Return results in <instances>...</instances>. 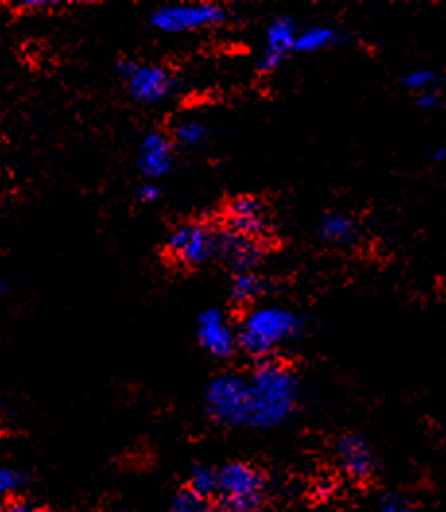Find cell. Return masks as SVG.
Returning <instances> with one entry per match:
<instances>
[{"instance_id": "6da1fadb", "label": "cell", "mask_w": 446, "mask_h": 512, "mask_svg": "<svg viewBox=\"0 0 446 512\" xmlns=\"http://www.w3.org/2000/svg\"><path fill=\"white\" fill-rule=\"evenodd\" d=\"M245 379L249 392V429H276L297 412L299 379L286 363L278 359L258 361Z\"/></svg>"}, {"instance_id": "7a4b0ae2", "label": "cell", "mask_w": 446, "mask_h": 512, "mask_svg": "<svg viewBox=\"0 0 446 512\" xmlns=\"http://www.w3.org/2000/svg\"><path fill=\"white\" fill-rule=\"evenodd\" d=\"M307 320L282 305L251 307L237 326V350L264 361L272 359L282 346L297 340Z\"/></svg>"}, {"instance_id": "3957f363", "label": "cell", "mask_w": 446, "mask_h": 512, "mask_svg": "<svg viewBox=\"0 0 446 512\" xmlns=\"http://www.w3.org/2000/svg\"><path fill=\"white\" fill-rule=\"evenodd\" d=\"M266 495L264 474L247 462H229L218 470L216 505L220 512H256Z\"/></svg>"}, {"instance_id": "277c9868", "label": "cell", "mask_w": 446, "mask_h": 512, "mask_svg": "<svg viewBox=\"0 0 446 512\" xmlns=\"http://www.w3.org/2000/svg\"><path fill=\"white\" fill-rule=\"evenodd\" d=\"M231 20L229 8L216 2H185L158 6L150 14V26L163 33H191L220 28Z\"/></svg>"}, {"instance_id": "5b68a950", "label": "cell", "mask_w": 446, "mask_h": 512, "mask_svg": "<svg viewBox=\"0 0 446 512\" xmlns=\"http://www.w3.org/2000/svg\"><path fill=\"white\" fill-rule=\"evenodd\" d=\"M206 414L223 427H247L249 392L245 375L223 373L206 384Z\"/></svg>"}, {"instance_id": "8992f818", "label": "cell", "mask_w": 446, "mask_h": 512, "mask_svg": "<svg viewBox=\"0 0 446 512\" xmlns=\"http://www.w3.org/2000/svg\"><path fill=\"white\" fill-rule=\"evenodd\" d=\"M117 72L128 94L142 105H160L179 92L177 78L158 64L121 61Z\"/></svg>"}, {"instance_id": "52a82bcc", "label": "cell", "mask_w": 446, "mask_h": 512, "mask_svg": "<svg viewBox=\"0 0 446 512\" xmlns=\"http://www.w3.org/2000/svg\"><path fill=\"white\" fill-rule=\"evenodd\" d=\"M165 253L183 268L202 266L218 255V231L200 222L177 225L165 241Z\"/></svg>"}, {"instance_id": "ba28073f", "label": "cell", "mask_w": 446, "mask_h": 512, "mask_svg": "<svg viewBox=\"0 0 446 512\" xmlns=\"http://www.w3.org/2000/svg\"><path fill=\"white\" fill-rule=\"evenodd\" d=\"M223 224L225 231L255 241L266 237L272 229L266 204L260 198L249 194L235 196L233 200H229V204L223 210Z\"/></svg>"}, {"instance_id": "9c48e42d", "label": "cell", "mask_w": 446, "mask_h": 512, "mask_svg": "<svg viewBox=\"0 0 446 512\" xmlns=\"http://www.w3.org/2000/svg\"><path fill=\"white\" fill-rule=\"evenodd\" d=\"M196 340L214 359H229L237 352V332L222 309H206L196 319Z\"/></svg>"}, {"instance_id": "30bf717a", "label": "cell", "mask_w": 446, "mask_h": 512, "mask_svg": "<svg viewBox=\"0 0 446 512\" xmlns=\"http://www.w3.org/2000/svg\"><path fill=\"white\" fill-rule=\"evenodd\" d=\"M297 33H299V26L293 18L289 16L274 18L264 32V47L258 59V70L264 74L278 70L287 57L295 53Z\"/></svg>"}, {"instance_id": "8fae6325", "label": "cell", "mask_w": 446, "mask_h": 512, "mask_svg": "<svg viewBox=\"0 0 446 512\" xmlns=\"http://www.w3.org/2000/svg\"><path fill=\"white\" fill-rule=\"evenodd\" d=\"M336 458L351 480H371L377 472L375 450L363 435L348 433L340 437L336 443Z\"/></svg>"}, {"instance_id": "7c38bea8", "label": "cell", "mask_w": 446, "mask_h": 512, "mask_svg": "<svg viewBox=\"0 0 446 512\" xmlns=\"http://www.w3.org/2000/svg\"><path fill=\"white\" fill-rule=\"evenodd\" d=\"M136 163L148 179L165 177L175 163L173 140L163 130H148L140 140Z\"/></svg>"}, {"instance_id": "4fadbf2b", "label": "cell", "mask_w": 446, "mask_h": 512, "mask_svg": "<svg viewBox=\"0 0 446 512\" xmlns=\"http://www.w3.org/2000/svg\"><path fill=\"white\" fill-rule=\"evenodd\" d=\"M235 272H255L264 260L266 249L260 241L245 239L229 231H218V255Z\"/></svg>"}, {"instance_id": "5bb4252c", "label": "cell", "mask_w": 446, "mask_h": 512, "mask_svg": "<svg viewBox=\"0 0 446 512\" xmlns=\"http://www.w3.org/2000/svg\"><path fill=\"white\" fill-rule=\"evenodd\" d=\"M319 235L324 243L346 249L359 239V225L348 214L330 212L320 218Z\"/></svg>"}, {"instance_id": "9a60e30c", "label": "cell", "mask_w": 446, "mask_h": 512, "mask_svg": "<svg viewBox=\"0 0 446 512\" xmlns=\"http://www.w3.org/2000/svg\"><path fill=\"white\" fill-rule=\"evenodd\" d=\"M344 35L328 28V26H311L303 32L297 33V41H295V53L301 55H313V53H322L338 43H342Z\"/></svg>"}, {"instance_id": "2e32d148", "label": "cell", "mask_w": 446, "mask_h": 512, "mask_svg": "<svg viewBox=\"0 0 446 512\" xmlns=\"http://www.w3.org/2000/svg\"><path fill=\"white\" fill-rule=\"evenodd\" d=\"M266 291V280L258 272H239L229 286V299L237 305H249Z\"/></svg>"}, {"instance_id": "e0dca14e", "label": "cell", "mask_w": 446, "mask_h": 512, "mask_svg": "<svg viewBox=\"0 0 446 512\" xmlns=\"http://www.w3.org/2000/svg\"><path fill=\"white\" fill-rule=\"evenodd\" d=\"M189 489L204 497L206 501L214 499L218 493V470L206 464H196L189 476Z\"/></svg>"}, {"instance_id": "ac0fdd59", "label": "cell", "mask_w": 446, "mask_h": 512, "mask_svg": "<svg viewBox=\"0 0 446 512\" xmlns=\"http://www.w3.org/2000/svg\"><path fill=\"white\" fill-rule=\"evenodd\" d=\"M210 138V127L200 121H185L175 130V142L183 148H198Z\"/></svg>"}, {"instance_id": "d6986e66", "label": "cell", "mask_w": 446, "mask_h": 512, "mask_svg": "<svg viewBox=\"0 0 446 512\" xmlns=\"http://www.w3.org/2000/svg\"><path fill=\"white\" fill-rule=\"evenodd\" d=\"M400 82H402V86H404L406 90L414 92L415 96H417V94H421V92L435 90V86H437L439 78H437V74H435L433 70L417 68V70H412V72L404 74Z\"/></svg>"}, {"instance_id": "ffe728a7", "label": "cell", "mask_w": 446, "mask_h": 512, "mask_svg": "<svg viewBox=\"0 0 446 512\" xmlns=\"http://www.w3.org/2000/svg\"><path fill=\"white\" fill-rule=\"evenodd\" d=\"M171 512H208V501L189 487L177 491L169 505Z\"/></svg>"}, {"instance_id": "44dd1931", "label": "cell", "mask_w": 446, "mask_h": 512, "mask_svg": "<svg viewBox=\"0 0 446 512\" xmlns=\"http://www.w3.org/2000/svg\"><path fill=\"white\" fill-rule=\"evenodd\" d=\"M24 476L16 470L2 468L0 466V495H10L16 493L24 485Z\"/></svg>"}, {"instance_id": "7402d4cb", "label": "cell", "mask_w": 446, "mask_h": 512, "mask_svg": "<svg viewBox=\"0 0 446 512\" xmlns=\"http://www.w3.org/2000/svg\"><path fill=\"white\" fill-rule=\"evenodd\" d=\"M160 185H156V183H142L138 189H136V200L138 202H142V204H154V202H158L161 198Z\"/></svg>"}, {"instance_id": "603a6c76", "label": "cell", "mask_w": 446, "mask_h": 512, "mask_svg": "<svg viewBox=\"0 0 446 512\" xmlns=\"http://www.w3.org/2000/svg\"><path fill=\"white\" fill-rule=\"evenodd\" d=\"M379 512H415V509L412 505H408L402 497L388 495V497H384Z\"/></svg>"}, {"instance_id": "cb8c5ba5", "label": "cell", "mask_w": 446, "mask_h": 512, "mask_svg": "<svg viewBox=\"0 0 446 512\" xmlns=\"http://www.w3.org/2000/svg\"><path fill=\"white\" fill-rule=\"evenodd\" d=\"M417 107L423 109V111H433V109H439L441 107V94L437 90H427V92H421L417 94Z\"/></svg>"}, {"instance_id": "d4e9b609", "label": "cell", "mask_w": 446, "mask_h": 512, "mask_svg": "<svg viewBox=\"0 0 446 512\" xmlns=\"http://www.w3.org/2000/svg\"><path fill=\"white\" fill-rule=\"evenodd\" d=\"M4 512H47L37 505H33L30 501H24V499H10L6 505H4Z\"/></svg>"}, {"instance_id": "484cf974", "label": "cell", "mask_w": 446, "mask_h": 512, "mask_svg": "<svg viewBox=\"0 0 446 512\" xmlns=\"http://www.w3.org/2000/svg\"><path fill=\"white\" fill-rule=\"evenodd\" d=\"M446 158V150L441 146V148H435L433 150V154H431V160H433V163H443Z\"/></svg>"}]
</instances>
